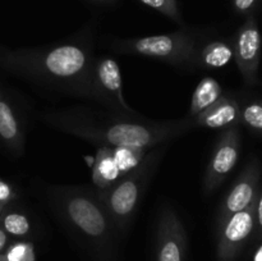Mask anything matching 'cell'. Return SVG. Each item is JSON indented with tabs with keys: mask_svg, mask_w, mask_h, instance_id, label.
Returning <instances> with one entry per match:
<instances>
[{
	"mask_svg": "<svg viewBox=\"0 0 262 261\" xmlns=\"http://www.w3.org/2000/svg\"><path fill=\"white\" fill-rule=\"evenodd\" d=\"M0 261H5L4 260V256H3V253H0Z\"/></svg>",
	"mask_w": 262,
	"mask_h": 261,
	"instance_id": "obj_28",
	"label": "cell"
},
{
	"mask_svg": "<svg viewBox=\"0 0 262 261\" xmlns=\"http://www.w3.org/2000/svg\"><path fill=\"white\" fill-rule=\"evenodd\" d=\"M86 97L96 100L119 114L138 115L123 96V82L120 67L114 58L107 55L94 59Z\"/></svg>",
	"mask_w": 262,
	"mask_h": 261,
	"instance_id": "obj_6",
	"label": "cell"
},
{
	"mask_svg": "<svg viewBox=\"0 0 262 261\" xmlns=\"http://www.w3.org/2000/svg\"><path fill=\"white\" fill-rule=\"evenodd\" d=\"M253 199V187L248 179L241 181L233 187L228 197L223 204V211L220 212L223 219H227L230 215L247 209Z\"/></svg>",
	"mask_w": 262,
	"mask_h": 261,
	"instance_id": "obj_15",
	"label": "cell"
},
{
	"mask_svg": "<svg viewBox=\"0 0 262 261\" xmlns=\"http://www.w3.org/2000/svg\"><path fill=\"white\" fill-rule=\"evenodd\" d=\"M147 151V148L141 147H113L115 163H117L122 176L136 168L145 158Z\"/></svg>",
	"mask_w": 262,
	"mask_h": 261,
	"instance_id": "obj_18",
	"label": "cell"
},
{
	"mask_svg": "<svg viewBox=\"0 0 262 261\" xmlns=\"http://www.w3.org/2000/svg\"><path fill=\"white\" fill-rule=\"evenodd\" d=\"M0 228L13 237H26L31 232L28 216L19 211L0 212Z\"/></svg>",
	"mask_w": 262,
	"mask_h": 261,
	"instance_id": "obj_17",
	"label": "cell"
},
{
	"mask_svg": "<svg viewBox=\"0 0 262 261\" xmlns=\"http://www.w3.org/2000/svg\"><path fill=\"white\" fill-rule=\"evenodd\" d=\"M7 243H8V234L2 229V228H0V253H2V251L5 248Z\"/></svg>",
	"mask_w": 262,
	"mask_h": 261,
	"instance_id": "obj_24",
	"label": "cell"
},
{
	"mask_svg": "<svg viewBox=\"0 0 262 261\" xmlns=\"http://www.w3.org/2000/svg\"><path fill=\"white\" fill-rule=\"evenodd\" d=\"M147 7L158 10L159 13L164 14L165 17L176 20L179 25H183V18H182L181 12H179L177 0H140Z\"/></svg>",
	"mask_w": 262,
	"mask_h": 261,
	"instance_id": "obj_19",
	"label": "cell"
},
{
	"mask_svg": "<svg viewBox=\"0 0 262 261\" xmlns=\"http://www.w3.org/2000/svg\"><path fill=\"white\" fill-rule=\"evenodd\" d=\"M233 58V50L229 45L220 41L209 42L201 46L197 54L196 67L202 68H222Z\"/></svg>",
	"mask_w": 262,
	"mask_h": 261,
	"instance_id": "obj_14",
	"label": "cell"
},
{
	"mask_svg": "<svg viewBox=\"0 0 262 261\" xmlns=\"http://www.w3.org/2000/svg\"><path fill=\"white\" fill-rule=\"evenodd\" d=\"M252 228L253 216L248 209L235 212L227 217L223 230L220 232L219 250H217L220 260H227L232 248L245 241L252 232Z\"/></svg>",
	"mask_w": 262,
	"mask_h": 261,
	"instance_id": "obj_9",
	"label": "cell"
},
{
	"mask_svg": "<svg viewBox=\"0 0 262 261\" xmlns=\"http://www.w3.org/2000/svg\"><path fill=\"white\" fill-rule=\"evenodd\" d=\"M5 261H33L35 260V252H33V245L31 242L13 243L9 246L5 253H3Z\"/></svg>",
	"mask_w": 262,
	"mask_h": 261,
	"instance_id": "obj_20",
	"label": "cell"
},
{
	"mask_svg": "<svg viewBox=\"0 0 262 261\" xmlns=\"http://www.w3.org/2000/svg\"><path fill=\"white\" fill-rule=\"evenodd\" d=\"M238 160L237 140L228 130L217 143L204 177V192L209 194L219 186L228 173L234 168Z\"/></svg>",
	"mask_w": 262,
	"mask_h": 261,
	"instance_id": "obj_8",
	"label": "cell"
},
{
	"mask_svg": "<svg viewBox=\"0 0 262 261\" xmlns=\"http://www.w3.org/2000/svg\"><path fill=\"white\" fill-rule=\"evenodd\" d=\"M255 261H262V247L258 250L257 255H256V257H255Z\"/></svg>",
	"mask_w": 262,
	"mask_h": 261,
	"instance_id": "obj_26",
	"label": "cell"
},
{
	"mask_svg": "<svg viewBox=\"0 0 262 261\" xmlns=\"http://www.w3.org/2000/svg\"><path fill=\"white\" fill-rule=\"evenodd\" d=\"M41 120L55 129L69 133L95 145L107 147L150 148L166 143L196 128L193 118L150 120L140 115L101 113L83 106L48 110Z\"/></svg>",
	"mask_w": 262,
	"mask_h": 261,
	"instance_id": "obj_1",
	"label": "cell"
},
{
	"mask_svg": "<svg viewBox=\"0 0 262 261\" xmlns=\"http://www.w3.org/2000/svg\"><path fill=\"white\" fill-rule=\"evenodd\" d=\"M122 177L115 163L113 147L102 146L99 148L92 168V182L97 189H105L114 184Z\"/></svg>",
	"mask_w": 262,
	"mask_h": 261,
	"instance_id": "obj_12",
	"label": "cell"
},
{
	"mask_svg": "<svg viewBox=\"0 0 262 261\" xmlns=\"http://www.w3.org/2000/svg\"><path fill=\"white\" fill-rule=\"evenodd\" d=\"M0 141L14 155H20L25 148V132L7 97L0 91Z\"/></svg>",
	"mask_w": 262,
	"mask_h": 261,
	"instance_id": "obj_10",
	"label": "cell"
},
{
	"mask_svg": "<svg viewBox=\"0 0 262 261\" xmlns=\"http://www.w3.org/2000/svg\"><path fill=\"white\" fill-rule=\"evenodd\" d=\"M255 3L256 0H234V7L238 12H247L253 7Z\"/></svg>",
	"mask_w": 262,
	"mask_h": 261,
	"instance_id": "obj_23",
	"label": "cell"
},
{
	"mask_svg": "<svg viewBox=\"0 0 262 261\" xmlns=\"http://www.w3.org/2000/svg\"><path fill=\"white\" fill-rule=\"evenodd\" d=\"M238 106L229 99H220L212 106L193 118L197 127L225 128L238 119Z\"/></svg>",
	"mask_w": 262,
	"mask_h": 261,
	"instance_id": "obj_11",
	"label": "cell"
},
{
	"mask_svg": "<svg viewBox=\"0 0 262 261\" xmlns=\"http://www.w3.org/2000/svg\"><path fill=\"white\" fill-rule=\"evenodd\" d=\"M257 212H258V223H260V224L262 225V197H261L260 202H258Z\"/></svg>",
	"mask_w": 262,
	"mask_h": 261,
	"instance_id": "obj_25",
	"label": "cell"
},
{
	"mask_svg": "<svg viewBox=\"0 0 262 261\" xmlns=\"http://www.w3.org/2000/svg\"><path fill=\"white\" fill-rule=\"evenodd\" d=\"M95 2H102V3H110V2H114V0H95Z\"/></svg>",
	"mask_w": 262,
	"mask_h": 261,
	"instance_id": "obj_27",
	"label": "cell"
},
{
	"mask_svg": "<svg viewBox=\"0 0 262 261\" xmlns=\"http://www.w3.org/2000/svg\"><path fill=\"white\" fill-rule=\"evenodd\" d=\"M165 150L166 145L154 150L150 148L136 168L120 177L107 188L96 191L97 199L105 207L119 233L127 232L129 228Z\"/></svg>",
	"mask_w": 262,
	"mask_h": 261,
	"instance_id": "obj_4",
	"label": "cell"
},
{
	"mask_svg": "<svg viewBox=\"0 0 262 261\" xmlns=\"http://www.w3.org/2000/svg\"><path fill=\"white\" fill-rule=\"evenodd\" d=\"M223 89L219 82L212 77H205L197 84L193 95H192L191 106H189V118H194L202 112L222 99Z\"/></svg>",
	"mask_w": 262,
	"mask_h": 261,
	"instance_id": "obj_13",
	"label": "cell"
},
{
	"mask_svg": "<svg viewBox=\"0 0 262 261\" xmlns=\"http://www.w3.org/2000/svg\"><path fill=\"white\" fill-rule=\"evenodd\" d=\"M51 205L69 229L79 235L99 261H114L119 234L95 191L79 187H53Z\"/></svg>",
	"mask_w": 262,
	"mask_h": 261,
	"instance_id": "obj_3",
	"label": "cell"
},
{
	"mask_svg": "<svg viewBox=\"0 0 262 261\" xmlns=\"http://www.w3.org/2000/svg\"><path fill=\"white\" fill-rule=\"evenodd\" d=\"M14 199H17V191L13 188L12 184L0 179V212H3L4 207Z\"/></svg>",
	"mask_w": 262,
	"mask_h": 261,
	"instance_id": "obj_22",
	"label": "cell"
},
{
	"mask_svg": "<svg viewBox=\"0 0 262 261\" xmlns=\"http://www.w3.org/2000/svg\"><path fill=\"white\" fill-rule=\"evenodd\" d=\"M243 120L256 129H262V106L258 104L248 105L243 110Z\"/></svg>",
	"mask_w": 262,
	"mask_h": 261,
	"instance_id": "obj_21",
	"label": "cell"
},
{
	"mask_svg": "<svg viewBox=\"0 0 262 261\" xmlns=\"http://www.w3.org/2000/svg\"><path fill=\"white\" fill-rule=\"evenodd\" d=\"M94 59L91 36H79L46 48L3 51L0 66L42 86L86 97Z\"/></svg>",
	"mask_w": 262,
	"mask_h": 261,
	"instance_id": "obj_2",
	"label": "cell"
},
{
	"mask_svg": "<svg viewBox=\"0 0 262 261\" xmlns=\"http://www.w3.org/2000/svg\"><path fill=\"white\" fill-rule=\"evenodd\" d=\"M0 55H2V54H0Z\"/></svg>",
	"mask_w": 262,
	"mask_h": 261,
	"instance_id": "obj_29",
	"label": "cell"
},
{
	"mask_svg": "<svg viewBox=\"0 0 262 261\" xmlns=\"http://www.w3.org/2000/svg\"><path fill=\"white\" fill-rule=\"evenodd\" d=\"M187 234L176 210L164 206L159 214L156 234V261H184Z\"/></svg>",
	"mask_w": 262,
	"mask_h": 261,
	"instance_id": "obj_7",
	"label": "cell"
},
{
	"mask_svg": "<svg viewBox=\"0 0 262 261\" xmlns=\"http://www.w3.org/2000/svg\"><path fill=\"white\" fill-rule=\"evenodd\" d=\"M261 46V36L257 28L252 25H247L239 32L237 40L238 60L245 66H248L257 58Z\"/></svg>",
	"mask_w": 262,
	"mask_h": 261,
	"instance_id": "obj_16",
	"label": "cell"
},
{
	"mask_svg": "<svg viewBox=\"0 0 262 261\" xmlns=\"http://www.w3.org/2000/svg\"><path fill=\"white\" fill-rule=\"evenodd\" d=\"M199 35L188 28H182L170 33L146 36V37L117 40L113 48L117 53L137 54L158 59L179 68L196 67Z\"/></svg>",
	"mask_w": 262,
	"mask_h": 261,
	"instance_id": "obj_5",
	"label": "cell"
}]
</instances>
